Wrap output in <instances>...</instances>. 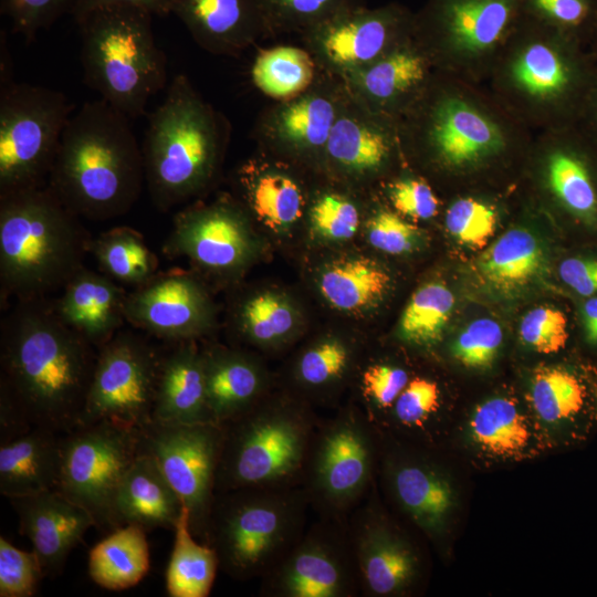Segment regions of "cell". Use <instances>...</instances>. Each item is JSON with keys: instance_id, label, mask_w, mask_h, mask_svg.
<instances>
[{"instance_id": "obj_50", "label": "cell", "mask_w": 597, "mask_h": 597, "mask_svg": "<svg viewBox=\"0 0 597 597\" xmlns=\"http://www.w3.org/2000/svg\"><path fill=\"white\" fill-rule=\"evenodd\" d=\"M43 577L33 551H22L0 536V597H32Z\"/></svg>"}, {"instance_id": "obj_20", "label": "cell", "mask_w": 597, "mask_h": 597, "mask_svg": "<svg viewBox=\"0 0 597 597\" xmlns=\"http://www.w3.org/2000/svg\"><path fill=\"white\" fill-rule=\"evenodd\" d=\"M413 27L415 15L397 4L373 10L357 4L307 32L332 65L355 72L405 43Z\"/></svg>"}, {"instance_id": "obj_33", "label": "cell", "mask_w": 597, "mask_h": 597, "mask_svg": "<svg viewBox=\"0 0 597 597\" xmlns=\"http://www.w3.org/2000/svg\"><path fill=\"white\" fill-rule=\"evenodd\" d=\"M220 562L214 548L196 538L190 530L188 509L182 506L174 528V545L166 569L170 597H208Z\"/></svg>"}, {"instance_id": "obj_12", "label": "cell", "mask_w": 597, "mask_h": 597, "mask_svg": "<svg viewBox=\"0 0 597 597\" xmlns=\"http://www.w3.org/2000/svg\"><path fill=\"white\" fill-rule=\"evenodd\" d=\"M523 15V0H428L413 32L446 65L473 72L494 63Z\"/></svg>"}, {"instance_id": "obj_40", "label": "cell", "mask_w": 597, "mask_h": 597, "mask_svg": "<svg viewBox=\"0 0 597 597\" xmlns=\"http://www.w3.org/2000/svg\"><path fill=\"white\" fill-rule=\"evenodd\" d=\"M337 116L335 106L321 95H305L282 106L273 119L275 137L296 150L326 147Z\"/></svg>"}, {"instance_id": "obj_24", "label": "cell", "mask_w": 597, "mask_h": 597, "mask_svg": "<svg viewBox=\"0 0 597 597\" xmlns=\"http://www.w3.org/2000/svg\"><path fill=\"white\" fill-rule=\"evenodd\" d=\"M127 293L106 274L85 266L53 301L60 318L96 348L108 342L126 322Z\"/></svg>"}, {"instance_id": "obj_18", "label": "cell", "mask_w": 597, "mask_h": 597, "mask_svg": "<svg viewBox=\"0 0 597 597\" xmlns=\"http://www.w3.org/2000/svg\"><path fill=\"white\" fill-rule=\"evenodd\" d=\"M254 245L249 221L242 210L221 200L179 211L163 251L170 258H187L207 273L229 276L247 265Z\"/></svg>"}, {"instance_id": "obj_34", "label": "cell", "mask_w": 597, "mask_h": 597, "mask_svg": "<svg viewBox=\"0 0 597 597\" xmlns=\"http://www.w3.org/2000/svg\"><path fill=\"white\" fill-rule=\"evenodd\" d=\"M354 349L338 338H325L305 348L294 360L291 380L298 398L312 407L337 396L352 374ZM295 395V394H294Z\"/></svg>"}, {"instance_id": "obj_8", "label": "cell", "mask_w": 597, "mask_h": 597, "mask_svg": "<svg viewBox=\"0 0 597 597\" xmlns=\"http://www.w3.org/2000/svg\"><path fill=\"white\" fill-rule=\"evenodd\" d=\"M305 490L238 489L216 494L206 543L234 580L261 579L291 551L308 525Z\"/></svg>"}, {"instance_id": "obj_41", "label": "cell", "mask_w": 597, "mask_h": 597, "mask_svg": "<svg viewBox=\"0 0 597 597\" xmlns=\"http://www.w3.org/2000/svg\"><path fill=\"white\" fill-rule=\"evenodd\" d=\"M454 308L452 291L440 282L419 286L405 306L397 327L398 337L413 346L427 347L442 336Z\"/></svg>"}, {"instance_id": "obj_47", "label": "cell", "mask_w": 597, "mask_h": 597, "mask_svg": "<svg viewBox=\"0 0 597 597\" xmlns=\"http://www.w3.org/2000/svg\"><path fill=\"white\" fill-rule=\"evenodd\" d=\"M444 222L449 234L460 244L482 249L496 230L498 213L481 199L462 197L447 209Z\"/></svg>"}, {"instance_id": "obj_22", "label": "cell", "mask_w": 597, "mask_h": 597, "mask_svg": "<svg viewBox=\"0 0 597 597\" xmlns=\"http://www.w3.org/2000/svg\"><path fill=\"white\" fill-rule=\"evenodd\" d=\"M20 533L29 538L44 577L61 574L71 551L93 526V516L59 490L10 499Z\"/></svg>"}, {"instance_id": "obj_52", "label": "cell", "mask_w": 597, "mask_h": 597, "mask_svg": "<svg viewBox=\"0 0 597 597\" xmlns=\"http://www.w3.org/2000/svg\"><path fill=\"white\" fill-rule=\"evenodd\" d=\"M522 341L540 354H555L568 339L566 315L551 306H537L528 311L520 323Z\"/></svg>"}, {"instance_id": "obj_28", "label": "cell", "mask_w": 597, "mask_h": 597, "mask_svg": "<svg viewBox=\"0 0 597 597\" xmlns=\"http://www.w3.org/2000/svg\"><path fill=\"white\" fill-rule=\"evenodd\" d=\"M62 434L33 427L0 443V492L3 496L10 500L57 489Z\"/></svg>"}, {"instance_id": "obj_11", "label": "cell", "mask_w": 597, "mask_h": 597, "mask_svg": "<svg viewBox=\"0 0 597 597\" xmlns=\"http://www.w3.org/2000/svg\"><path fill=\"white\" fill-rule=\"evenodd\" d=\"M142 448V430L112 421L76 426L61 440L57 489L84 507L95 527L117 528L114 503Z\"/></svg>"}, {"instance_id": "obj_17", "label": "cell", "mask_w": 597, "mask_h": 597, "mask_svg": "<svg viewBox=\"0 0 597 597\" xmlns=\"http://www.w3.org/2000/svg\"><path fill=\"white\" fill-rule=\"evenodd\" d=\"M420 139L450 170H464L501 156L512 135L483 103L459 90H446L427 107Z\"/></svg>"}, {"instance_id": "obj_1", "label": "cell", "mask_w": 597, "mask_h": 597, "mask_svg": "<svg viewBox=\"0 0 597 597\" xmlns=\"http://www.w3.org/2000/svg\"><path fill=\"white\" fill-rule=\"evenodd\" d=\"M0 398L29 427L77 426L98 348L70 328L48 297L20 300L2 317Z\"/></svg>"}, {"instance_id": "obj_46", "label": "cell", "mask_w": 597, "mask_h": 597, "mask_svg": "<svg viewBox=\"0 0 597 597\" xmlns=\"http://www.w3.org/2000/svg\"><path fill=\"white\" fill-rule=\"evenodd\" d=\"M523 12L585 44L597 22V0H523Z\"/></svg>"}, {"instance_id": "obj_56", "label": "cell", "mask_w": 597, "mask_h": 597, "mask_svg": "<svg viewBox=\"0 0 597 597\" xmlns=\"http://www.w3.org/2000/svg\"><path fill=\"white\" fill-rule=\"evenodd\" d=\"M562 281L583 296L597 294V259L569 258L559 265Z\"/></svg>"}, {"instance_id": "obj_38", "label": "cell", "mask_w": 597, "mask_h": 597, "mask_svg": "<svg viewBox=\"0 0 597 597\" xmlns=\"http://www.w3.org/2000/svg\"><path fill=\"white\" fill-rule=\"evenodd\" d=\"M406 43L369 65L355 71L362 92L371 101L386 104L418 88L426 80L427 59Z\"/></svg>"}, {"instance_id": "obj_3", "label": "cell", "mask_w": 597, "mask_h": 597, "mask_svg": "<svg viewBox=\"0 0 597 597\" xmlns=\"http://www.w3.org/2000/svg\"><path fill=\"white\" fill-rule=\"evenodd\" d=\"M48 187L0 195V297L32 300L63 289L92 239Z\"/></svg>"}, {"instance_id": "obj_30", "label": "cell", "mask_w": 597, "mask_h": 597, "mask_svg": "<svg viewBox=\"0 0 597 597\" xmlns=\"http://www.w3.org/2000/svg\"><path fill=\"white\" fill-rule=\"evenodd\" d=\"M149 546L146 530L124 524L111 531L88 554L91 579L107 590L136 586L148 573Z\"/></svg>"}, {"instance_id": "obj_6", "label": "cell", "mask_w": 597, "mask_h": 597, "mask_svg": "<svg viewBox=\"0 0 597 597\" xmlns=\"http://www.w3.org/2000/svg\"><path fill=\"white\" fill-rule=\"evenodd\" d=\"M498 57L499 87L521 109L548 115L555 128L576 125L597 77L577 39L523 15Z\"/></svg>"}, {"instance_id": "obj_44", "label": "cell", "mask_w": 597, "mask_h": 597, "mask_svg": "<svg viewBox=\"0 0 597 597\" xmlns=\"http://www.w3.org/2000/svg\"><path fill=\"white\" fill-rule=\"evenodd\" d=\"M531 401L537 416L545 422H570L584 413L587 390L574 373L545 367L537 369L532 378Z\"/></svg>"}, {"instance_id": "obj_7", "label": "cell", "mask_w": 597, "mask_h": 597, "mask_svg": "<svg viewBox=\"0 0 597 597\" xmlns=\"http://www.w3.org/2000/svg\"><path fill=\"white\" fill-rule=\"evenodd\" d=\"M153 14L134 7H103L75 20L85 83L130 119L146 115L167 83V57L157 45Z\"/></svg>"}, {"instance_id": "obj_36", "label": "cell", "mask_w": 597, "mask_h": 597, "mask_svg": "<svg viewBox=\"0 0 597 597\" xmlns=\"http://www.w3.org/2000/svg\"><path fill=\"white\" fill-rule=\"evenodd\" d=\"M240 182L250 210L266 227L283 230L301 218L302 191L290 176L244 167Z\"/></svg>"}, {"instance_id": "obj_27", "label": "cell", "mask_w": 597, "mask_h": 597, "mask_svg": "<svg viewBox=\"0 0 597 597\" xmlns=\"http://www.w3.org/2000/svg\"><path fill=\"white\" fill-rule=\"evenodd\" d=\"M206 400L211 422L224 426L268 395V377L259 360L240 350L202 352Z\"/></svg>"}, {"instance_id": "obj_55", "label": "cell", "mask_w": 597, "mask_h": 597, "mask_svg": "<svg viewBox=\"0 0 597 597\" xmlns=\"http://www.w3.org/2000/svg\"><path fill=\"white\" fill-rule=\"evenodd\" d=\"M389 199L395 210L416 220H428L438 212L439 200L431 187L417 178H404L389 188Z\"/></svg>"}, {"instance_id": "obj_2", "label": "cell", "mask_w": 597, "mask_h": 597, "mask_svg": "<svg viewBox=\"0 0 597 597\" xmlns=\"http://www.w3.org/2000/svg\"><path fill=\"white\" fill-rule=\"evenodd\" d=\"M129 119L102 98L71 115L46 185L80 218L113 219L138 200L144 161Z\"/></svg>"}, {"instance_id": "obj_57", "label": "cell", "mask_w": 597, "mask_h": 597, "mask_svg": "<svg viewBox=\"0 0 597 597\" xmlns=\"http://www.w3.org/2000/svg\"><path fill=\"white\" fill-rule=\"evenodd\" d=\"M174 0H76L71 14L77 20L85 13L103 7H134L145 10L153 15H167L171 13Z\"/></svg>"}, {"instance_id": "obj_42", "label": "cell", "mask_w": 597, "mask_h": 597, "mask_svg": "<svg viewBox=\"0 0 597 597\" xmlns=\"http://www.w3.org/2000/svg\"><path fill=\"white\" fill-rule=\"evenodd\" d=\"M441 407L438 383L425 376H410L391 407L373 425L380 438L395 432L423 436Z\"/></svg>"}, {"instance_id": "obj_32", "label": "cell", "mask_w": 597, "mask_h": 597, "mask_svg": "<svg viewBox=\"0 0 597 597\" xmlns=\"http://www.w3.org/2000/svg\"><path fill=\"white\" fill-rule=\"evenodd\" d=\"M545 264L543 247L525 228H512L483 251L476 268L491 286L512 291L532 282Z\"/></svg>"}, {"instance_id": "obj_58", "label": "cell", "mask_w": 597, "mask_h": 597, "mask_svg": "<svg viewBox=\"0 0 597 597\" xmlns=\"http://www.w3.org/2000/svg\"><path fill=\"white\" fill-rule=\"evenodd\" d=\"M576 126L597 144V77L585 100Z\"/></svg>"}, {"instance_id": "obj_5", "label": "cell", "mask_w": 597, "mask_h": 597, "mask_svg": "<svg viewBox=\"0 0 597 597\" xmlns=\"http://www.w3.org/2000/svg\"><path fill=\"white\" fill-rule=\"evenodd\" d=\"M320 420L313 407L297 396L268 394L222 426L217 493L302 485Z\"/></svg>"}, {"instance_id": "obj_54", "label": "cell", "mask_w": 597, "mask_h": 597, "mask_svg": "<svg viewBox=\"0 0 597 597\" xmlns=\"http://www.w3.org/2000/svg\"><path fill=\"white\" fill-rule=\"evenodd\" d=\"M367 239L377 250L399 255L413 251L420 241V231L398 213L380 210L366 226Z\"/></svg>"}, {"instance_id": "obj_13", "label": "cell", "mask_w": 597, "mask_h": 597, "mask_svg": "<svg viewBox=\"0 0 597 597\" xmlns=\"http://www.w3.org/2000/svg\"><path fill=\"white\" fill-rule=\"evenodd\" d=\"M163 350L132 331H118L97 350L77 426L112 421L136 429L151 422Z\"/></svg>"}, {"instance_id": "obj_37", "label": "cell", "mask_w": 597, "mask_h": 597, "mask_svg": "<svg viewBox=\"0 0 597 597\" xmlns=\"http://www.w3.org/2000/svg\"><path fill=\"white\" fill-rule=\"evenodd\" d=\"M473 441L484 452L495 457H513L530 444L531 430L517 405L506 397L481 402L470 419Z\"/></svg>"}, {"instance_id": "obj_10", "label": "cell", "mask_w": 597, "mask_h": 597, "mask_svg": "<svg viewBox=\"0 0 597 597\" xmlns=\"http://www.w3.org/2000/svg\"><path fill=\"white\" fill-rule=\"evenodd\" d=\"M72 107L61 91L0 85V195L48 184Z\"/></svg>"}, {"instance_id": "obj_35", "label": "cell", "mask_w": 597, "mask_h": 597, "mask_svg": "<svg viewBox=\"0 0 597 597\" xmlns=\"http://www.w3.org/2000/svg\"><path fill=\"white\" fill-rule=\"evenodd\" d=\"M90 253L101 271L121 284L137 287L157 274L156 254L130 227H115L92 239Z\"/></svg>"}, {"instance_id": "obj_4", "label": "cell", "mask_w": 597, "mask_h": 597, "mask_svg": "<svg viewBox=\"0 0 597 597\" xmlns=\"http://www.w3.org/2000/svg\"><path fill=\"white\" fill-rule=\"evenodd\" d=\"M227 137L220 115L185 75H176L163 103L148 114L140 145L154 206L169 211L203 191L217 174Z\"/></svg>"}, {"instance_id": "obj_23", "label": "cell", "mask_w": 597, "mask_h": 597, "mask_svg": "<svg viewBox=\"0 0 597 597\" xmlns=\"http://www.w3.org/2000/svg\"><path fill=\"white\" fill-rule=\"evenodd\" d=\"M543 161L544 181L554 200L573 218L597 222V144L576 125L555 128Z\"/></svg>"}, {"instance_id": "obj_29", "label": "cell", "mask_w": 597, "mask_h": 597, "mask_svg": "<svg viewBox=\"0 0 597 597\" xmlns=\"http://www.w3.org/2000/svg\"><path fill=\"white\" fill-rule=\"evenodd\" d=\"M182 506L155 459L140 448L116 494V526L137 524L146 531L156 527L174 531Z\"/></svg>"}, {"instance_id": "obj_51", "label": "cell", "mask_w": 597, "mask_h": 597, "mask_svg": "<svg viewBox=\"0 0 597 597\" xmlns=\"http://www.w3.org/2000/svg\"><path fill=\"white\" fill-rule=\"evenodd\" d=\"M503 332L500 324L491 318L471 322L454 339L453 357L468 368H484L496 358L502 345Z\"/></svg>"}, {"instance_id": "obj_16", "label": "cell", "mask_w": 597, "mask_h": 597, "mask_svg": "<svg viewBox=\"0 0 597 597\" xmlns=\"http://www.w3.org/2000/svg\"><path fill=\"white\" fill-rule=\"evenodd\" d=\"M377 482L347 517L360 596L396 597L418 586L423 561L418 546L388 514Z\"/></svg>"}, {"instance_id": "obj_45", "label": "cell", "mask_w": 597, "mask_h": 597, "mask_svg": "<svg viewBox=\"0 0 597 597\" xmlns=\"http://www.w3.org/2000/svg\"><path fill=\"white\" fill-rule=\"evenodd\" d=\"M235 320L243 338L254 345L269 346L292 331L294 312L280 295L259 292L241 301Z\"/></svg>"}, {"instance_id": "obj_19", "label": "cell", "mask_w": 597, "mask_h": 597, "mask_svg": "<svg viewBox=\"0 0 597 597\" xmlns=\"http://www.w3.org/2000/svg\"><path fill=\"white\" fill-rule=\"evenodd\" d=\"M125 316L134 327L177 343L192 341L210 328L213 308L193 274L170 270L127 293Z\"/></svg>"}, {"instance_id": "obj_26", "label": "cell", "mask_w": 597, "mask_h": 597, "mask_svg": "<svg viewBox=\"0 0 597 597\" xmlns=\"http://www.w3.org/2000/svg\"><path fill=\"white\" fill-rule=\"evenodd\" d=\"M151 422H211L202 352L191 341L172 343L168 350L163 352Z\"/></svg>"}, {"instance_id": "obj_59", "label": "cell", "mask_w": 597, "mask_h": 597, "mask_svg": "<svg viewBox=\"0 0 597 597\" xmlns=\"http://www.w3.org/2000/svg\"><path fill=\"white\" fill-rule=\"evenodd\" d=\"M583 323L587 341L597 344V297L589 298L584 304Z\"/></svg>"}, {"instance_id": "obj_48", "label": "cell", "mask_w": 597, "mask_h": 597, "mask_svg": "<svg viewBox=\"0 0 597 597\" xmlns=\"http://www.w3.org/2000/svg\"><path fill=\"white\" fill-rule=\"evenodd\" d=\"M269 29L306 31L349 9L354 0H259Z\"/></svg>"}, {"instance_id": "obj_21", "label": "cell", "mask_w": 597, "mask_h": 597, "mask_svg": "<svg viewBox=\"0 0 597 597\" xmlns=\"http://www.w3.org/2000/svg\"><path fill=\"white\" fill-rule=\"evenodd\" d=\"M377 480L411 525L428 537L442 534L454 507L451 483L427 458L383 439Z\"/></svg>"}, {"instance_id": "obj_43", "label": "cell", "mask_w": 597, "mask_h": 597, "mask_svg": "<svg viewBox=\"0 0 597 597\" xmlns=\"http://www.w3.org/2000/svg\"><path fill=\"white\" fill-rule=\"evenodd\" d=\"M314 63L302 49L281 45L261 51L252 66V80L264 94L291 98L312 82Z\"/></svg>"}, {"instance_id": "obj_60", "label": "cell", "mask_w": 597, "mask_h": 597, "mask_svg": "<svg viewBox=\"0 0 597 597\" xmlns=\"http://www.w3.org/2000/svg\"><path fill=\"white\" fill-rule=\"evenodd\" d=\"M589 43H590V48H591L590 53L594 56V59L597 61V22H596L595 29L593 31V34L590 36Z\"/></svg>"}, {"instance_id": "obj_25", "label": "cell", "mask_w": 597, "mask_h": 597, "mask_svg": "<svg viewBox=\"0 0 597 597\" xmlns=\"http://www.w3.org/2000/svg\"><path fill=\"white\" fill-rule=\"evenodd\" d=\"M171 13L212 53L235 54L270 30L259 0H174Z\"/></svg>"}, {"instance_id": "obj_14", "label": "cell", "mask_w": 597, "mask_h": 597, "mask_svg": "<svg viewBox=\"0 0 597 597\" xmlns=\"http://www.w3.org/2000/svg\"><path fill=\"white\" fill-rule=\"evenodd\" d=\"M223 427L212 422L157 423L142 429V450L157 462L189 512L190 530L206 542L216 499Z\"/></svg>"}, {"instance_id": "obj_31", "label": "cell", "mask_w": 597, "mask_h": 597, "mask_svg": "<svg viewBox=\"0 0 597 597\" xmlns=\"http://www.w3.org/2000/svg\"><path fill=\"white\" fill-rule=\"evenodd\" d=\"M391 284L389 273L364 256L332 261L318 276V289L325 301L346 313H362L379 304Z\"/></svg>"}, {"instance_id": "obj_15", "label": "cell", "mask_w": 597, "mask_h": 597, "mask_svg": "<svg viewBox=\"0 0 597 597\" xmlns=\"http://www.w3.org/2000/svg\"><path fill=\"white\" fill-rule=\"evenodd\" d=\"M262 597H357L347 520L316 515L285 557L260 579Z\"/></svg>"}, {"instance_id": "obj_39", "label": "cell", "mask_w": 597, "mask_h": 597, "mask_svg": "<svg viewBox=\"0 0 597 597\" xmlns=\"http://www.w3.org/2000/svg\"><path fill=\"white\" fill-rule=\"evenodd\" d=\"M342 169L365 174L379 169L388 159L390 143L379 128L355 117H337L325 147Z\"/></svg>"}, {"instance_id": "obj_49", "label": "cell", "mask_w": 597, "mask_h": 597, "mask_svg": "<svg viewBox=\"0 0 597 597\" xmlns=\"http://www.w3.org/2000/svg\"><path fill=\"white\" fill-rule=\"evenodd\" d=\"M76 0H0V13L11 30L30 43L36 34L54 24L64 13H71Z\"/></svg>"}, {"instance_id": "obj_53", "label": "cell", "mask_w": 597, "mask_h": 597, "mask_svg": "<svg viewBox=\"0 0 597 597\" xmlns=\"http://www.w3.org/2000/svg\"><path fill=\"white\" fill-rule=\"evenodd\" d=\"M310 219L316 234L333 241L353 238L359 224L356 206L337 193L321 196L311 208Z\"/></svg>"}, {"instance_id": "obj_9", "label": "cell", "mask_w": 597, "mask_h": 597, "mask_svg": "<svg viewBox=\"0 0 597 597\" xmlns=\"http://www.w3.org/2000/svg\"><path fill=\"white\" fill-rule=\"evenodd\" d=\"M381 440L352 401L321 419L303 474L315 515L347 520L377 482Z\"/></svg>"}]
</instances>
